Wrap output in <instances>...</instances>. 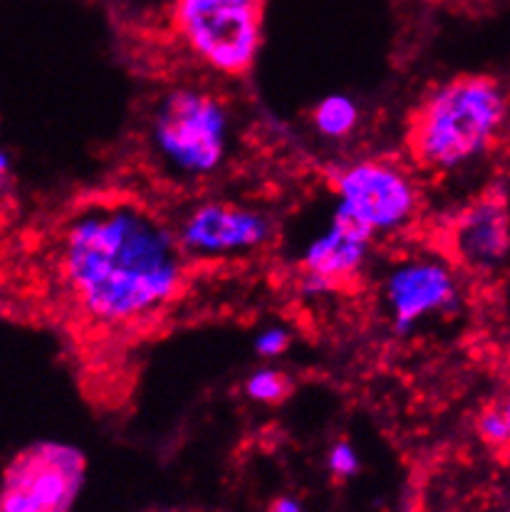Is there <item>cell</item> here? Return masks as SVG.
I'll use <instances>...</instances> for the list:
<instances>
[{
    "instance_id": "obj_2",
    "label": "cell",
    "mask_w": 510,
    "mask_h": 512,
    "mask_svg": "<svg viewBox=\"0 0 510 512\" xmlns=\"http://www.w3.org/2000/svg\"><path fill=\"white\" fill-rule=\"evenodd\" d=\"M508 129V92L483 72H466L424 94L411 112V161L429 174H454L498 149Z\"/></svg>"
},
{
    "instance_id": "obj_14",
    "label": "cell",
    "mask_w": 510,
    "mask_h": 512,
    "mask_svg": "<svg viewBox=\"0 0 510 512\" xmlns=\"http://www.w3.org/2000/svg\"><path fill=\"white\" fill-rule=\"evenodd\" d=\"M325 466L330 470L332 478L345 483V480H352L359 473L362 461H359L357 448L352 446L347 438H337V441L330 446V451H327Z\"/></svg>"
},
{
    "instance_id": "obj_7",
    "label": "cell",
    "mask_w": 510,
    "mask_h": 512,
    "mask_svg": "<svg viewBox=\"0 0 510 512\" xmlns=\"http://www.w3.org/2000/svg\"><path fill=\"white\" fill-rule=\"evenodd\" d=\"M382 300L394 332L407 334L424 322L459 310V268L436 255L402 260L384 278Z\"/></svg>"
},
{
    "instance_id": "obj_6",
    "label": "cell",
    "mask_w": 510,
    "mask_h": 512,
    "mask_svg": "<svg viewBox=\"0 0 510 512\" xmlns=\"http://www.w3.org/2000/svg\"><path fill=\"white\" fill-rule=\"evenodd\" d=\"M335 211L377 235L397 233L409 226L421 206L419 186L402 164L389 159H362L345 166L332 179Z\"/></svg>"
},
{
    "instance_id": "obj_8",
    "label": "cell",
    "mask_w": 510,
    "mask_h": 512,
    "mask_svg": "<svg viewBox=\"0 0 510 512\" xmlns=\"http://www.w3.org/2000/svg\"><path fill=\"white\" fill-rule=\"evenodd\" d=\"M275 223L260 208L236 201H204L174 223V235L191 263L248 255L273 240Z\"/></svg>"
},
{
    "instance_id": "obj_1",
    "label": "cell",
    "mask_w": 510,
    "mask_h": 512,
    "mask_svg": "<svg viewBox=\"0 0 510 512\" xmlns=\"http://www.w3.org/2000/svg\"><path fill=\"white\" fill-rule=\"evenodd\" d=\"M189 263L174 226L127 198L85 203L57 235L62 292L87 322L109 329L161 317L181 297Z\"/></svg>"
},
{
    "instance_id": "obj_10",
    "label": "cell",
    "mask_w": 510,
    "mask_h": 512,
    "mask_svg": "<svg viewBox=\"0 0 510 512\" xmlns=\"http://www.w3.org/2000/svg\"><path fill=\"white\" fill-rule=\"evenodd\" d=\"M374 238L342 213H332L327 231L317 235L300 258L303 287L312 295L337 290L367 265Z\"/></svg>"
},
{
    "instance_id": "obj_3",
    "label": "cell",
    "mask_w": 510,
    "mask_h": 512,
    "mask_svg": "<svg viewBox=\"0 0 510 512\" xmlns=\"http://www.w3.org/2000/svg\"><path fill=\"white\" fill-rule=\"evenodd\" d=\"M156 159L184 179H211L231 159L233 119L221 94L201 85L161 92L149 117Z\"/></svg>"
},
{
    "instance_id": "obj_16",
    "label": "cell",
    "mask_w": 510,
    "mask_h": 512,
    "mask_svg": "<svg viewBox=\"0 0 510 512\" xmlns=\"http://www.w3.org/2000/svg\"><path fill=\"white\" fill-rule=\"evenodd\" d=\"M15 188H18V179H15L13 156H10L8 146H3V141H0V206L13 201Z\"/></svg>"
},
{
    "instance_id": "obj_17",
    "label": "cell",
    "mask_w": 510,
    "mask_h": 512,
    "mask_svg": "<svg viewBox=\"0 0 510 512\" xmlns=\"http://www.w3.org/2000/svg\"><path fill=\"white\" fill-rule=\"evenodd\" d=\"M265 512H307L305 503L295 495H278Z\"/></svg>"
},
{
    "instance_id": "obj_12",
    "label": "cell",
    "mask_w": 510,
    "mask_h": 512,
    "mask_svg": "<svg viewBox=\"0 0 510 512\" xmlns=\"http://www.w3.org/2000/svg\"><path fill=\"white\" fill-rule=\"evenodd\" d=\"M246 396L255 404L265 406H280L290 399V394L295 391L293 376L283 369L275 367H258L255 372L248 374L246 384H243Z\"/></svg>"
},
{
    "instance_id": "obj_11",
    "label": "cell",
    "mask_w": 510,
    "mask_h": 512,
    "mask_svg": "<svg viewBox=\"0 0 510 512\" xmlns=\"http://www.w3.org/2000/svg\"><path fill=\"white\" fill-rule=\"evenodd\" d=\"M312 127L320 137L330 141H345L357 132L359 119V104L347 94H327L320 102L312 107Z\"/></svg>"
},
{
    "instance_id": "obj_13",
    "label": "cell",
    "mask_w": 510,
    "mask_h": 512,
    "mask_svg": "<svg viewBox=\"0 0 510 512\" xmlns=\"http://www.w3.org/2000/svg\"><path fill=\"white\" fill-rule=\"evenodd\" d=\"M476 431L481 436V441L486 443L491 451H503L506 453L508 441H510V411L508 401H493L486 409L478 414Z\"/></svg>"
},
{
    "instance_id": "obj_4",
    "label": "cell",
    "mask_w": 510,
    "mask_h": 512,
    "mask_svg": "<svg viewBox=\"0 0 510 512\" xmlns=\"http://www.w3.org/2000/svg\"><path fill=\"white\" fill-rule=\"evenodd\" d=\"M265 0H174L171 20L186 50L223 77L253 70L263 45Z\"/></svg>"
},
{
    "instance_id": "obj_15",
    "label": "cell",
    "mask_w": 510,
    "mask_h": 512,
    "mask_svg": "<svg viewBox=\"0 0 510 512\" xmlns=\"http://www.w3.org/2000/svg\"><path fill=\"white\" fill-rule=\"evenodd\" d=\"M293 347V334L288 332L283 325L265 327L255 334L253 339V352L255 357L263 359V362H273V359L283 357L288 349Z\"/></svg>"
},
{
    "instance_id": "obj_9",
    "label": "cell",
    "mask_w": 510,
    "mask_h": 512,
    "mask_svg": "<svg viewBox=\"0 0 510 512\" xmlns=\"http://www.w3.org/2000/svg\"><path fill=\"white\" fill-rule=\"evenodd\" d=\"M454 265L471 275L493 278L508 265V201L503 193H486L463 208L451 231Z\"/></svg>"
},
{
    "instance_id": "obj_5",
    "label": "cell",
    "mask_w": 510,
    "mask_h": 512,
    "mask_svg": "<svg viewBox=\"0 0 510 512\" xmlns=\"http://www.w3.org/2000/svg\"><path fill=\"white\" fill-rule=\"evenodd\" d=\"M87 483V453L72 443L35 441L0 475V512H72Z\"/></svg>"
}]
</instances>
